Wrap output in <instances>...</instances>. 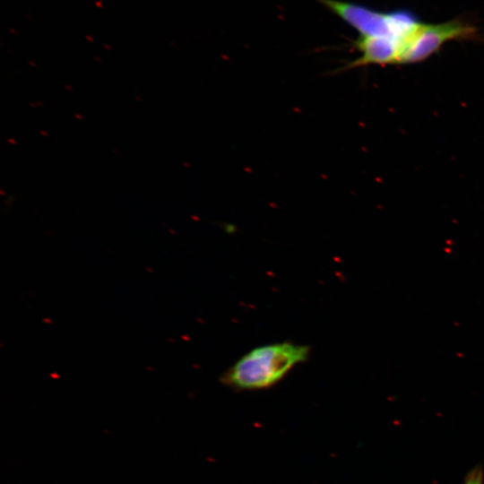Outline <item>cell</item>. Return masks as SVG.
Segmentation results:
<instances>
[{
  "mask_svg": "<svg viewBox=\"0 0 484 484\" xmlns=\"http://www.w3.org/2000/svg\"><path fill=\"white\" fill-rule=\"evenodd\" d=\"M307 345L282 341L256 347L239 358L221 376L223 385L236 391L272 387L296 366L306 362Z\"/></svg>",
  "mask_w": 484,
  "mask_h": 484,
  "instance_id": "1",
  "label": "cell"
},
{
  "mask_svg": "<svg viewBox=\"0 0 484 484\" xmlns=\"http://www.w3.org/2000/svg\"><path fill=\"white\" fill-rule=\"evenodd\" d=\"M317 1L359 32L360 36L393 38L402 42V47L420 23L414 13L406 10L382 13L345 1Z\"/></svg>",
  "mask_w": 484,
  "mask_h": 484,
  "instance_id": "2",
  "label": "cell"
},
{
  "mask_svg": "<svg viewBox=\"0 0 484 484\" xmlns=\"http://www.w3.org/2000/svg\"><path fill=\"white\" fill-rule=\"evenodd\" d=\"M464 484H482V476L480 471H472Z\"/></svg>",
  "mask_w": 484,
  "mask_h": 484,
  "instance_id": "5",
  "label": "cell"
},
{
  "mask_svg": "<svg viewBox=\"0 0 484 484\" xmlns=\"http://www.w3.org/2000/svg\"><path fill=\"white\" fill-rule=\"evenodd\" d=\"M353 48L360 56L348 63L342 70L361 67L369 65H398L402 42L389 37L359 36L353 41Z\"/></svg>",
  "mask_w": 484,
  "mask_h": 484,
  "instance_id": "4",
  "label": "cell"
},
{
  "mask_svg": "<svg viewBox=\"0 0 484 484\" xmlns=\"http://www.w3.org/2000/svg\"><path fill=\"white\" fill-rule=\"evenodd\" d=\"M477 29L461 20L443 23L427 24L420 22L402 45L398 65H411L425 61L436 53L450 40L472 39L477 37Z\"/></svg>",
  "mask_w": 484,
  "mask_h": 484,
  "instance_id": "3",
  "label": "cell"
}]
</instances>
